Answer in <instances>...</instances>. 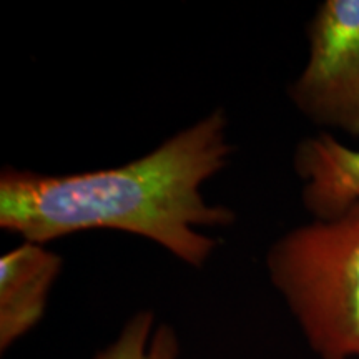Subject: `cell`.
I'll use <instances>...</instances> for the list:
<instances>
[{
  "instance_id": "1",
  "label": "cell",
  "mask_w": 359,
  "mask_h": 359,
  "mask_svg": "<svg viewBox=\"0 0 359 359\" xmlns=\"http://www.w3.org/2000/svg\"><path fill=\"white\" fill-rule=\"evenodd\" d=\"M233 155L228 116L213 110L140 158L114 168L42 175L6 167L0 173V226L45 245L87 230L147 238L193 268L208 262L218 241L201 228L236 222L201 187Z\"/></svg>"
},
{
  "instance_id": "2",
  "label": "cell",
  "mask_w": 359,
  "mask_h": 359,
  "mask_svg": "<svg viewBox=\"0 0 359 359\" xmlns=\"http://www.w3.org/2000/svg\"><path fill=\"white\" fill-rule=\"evenodd\" d=\"M266 269L318 356L359 358V201L278 238Z\"/></svg>"
},
{
  "instance_id": "3",
  "label": "cell",
  "mask_w": 359,
  "mask_h": 359,
  "mask_svg": "<svg viewBox=\"0 0 359 359\" xmlns=\"http://www.w3.org/2000/svg\"><path fill=\"white\" fill-rule=\"evenodd\" d=\"M308 42L291 102L309 122L359 138V0H325L309 20Z\"/></svg>"
},
{
  "instance_id": "4",
  "label": "cell",
  "mask_w": 359,
  "mask_h": 359,
  "mask_svg": "<svg viewBox=\"0 0 359 359\" xmlns=\"http://www.w3.org/2000/svg\"><path fill=\"white\" fill-rule=\"evenodd\" d=\"M60 255L45 245L24 243L0 258V351H7L43 318L60 275Z\"/></svg>"
},
{
  "instance_id": "5",
  "label": "cell",
  "mask_w": 359,
  "mask_h": 359,
  "mask_svg": "<svg viewBox=\"0 0 359 359\" xmlns=\"http://www.w3.org/2000/svg\"><path fill=\"white\" fill-rule=\"evenodd\" d=\"M302 200L314 219H331L359 201V150L323 132L303 138L293 156Z\"/></svg>"
},
{
  "instance_id": "6",
  "label": "cell",
  "mask_w": 359,
  "mask_h": 359,
  "mask_svg": "<svg viewBox=\"0 0 359 359\" xmlns=\"http://www.w3.org/2000/svg\"><path fill=\"white\" fill-rule=\"evenodd\" d=\"M180 339L172 326H155V314L138 311L120 331L118 338L95 359H178Z\"/></svg>"
}]
</instances>
